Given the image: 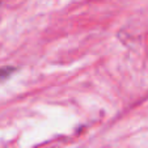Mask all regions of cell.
I'll list each match as a JSON object with an SVG mask.
<instances>
[{"instance_id": "obj_1", "label": "cell", "mask_w": 148, "mask_h": 148, "mask_svg": "<svg viewBox=\"0 0 148 148\" xmlns=\"http://www.w3.org/2000/svg\"><path fill=\"white\" fill-rule=\"evenodd\" d=\"M11 72H12V68H0V80H3L7 76H9Z\"/></svg>"}]
</instances>
